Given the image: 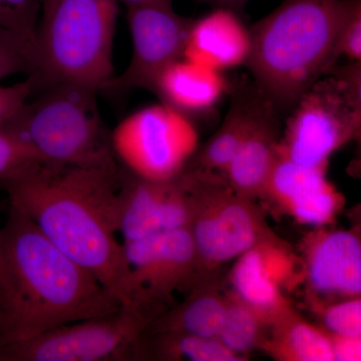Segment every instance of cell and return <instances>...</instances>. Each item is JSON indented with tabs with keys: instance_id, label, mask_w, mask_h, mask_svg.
Masks as SVG:
<instances>
[{
	"instance_id": "cell-1",
	"label": "cell",
	"mask_w": 361,
	"mask_h": 361,
	"mask_svg": "<svg viewBox=\"0 0 361 361\" xmlns=\"http://www.w3.org/2000/svg\"><path fill=\"white\" fill-rule=\"evenodd\" d=\"M121 168L44 163L4 185L11 206L71 260L92 273L121 305L129 267L118 240Z\"/></svg>"
},
{
	"instance_id": "cell-2",
	"label": "cell",
	"mask_w": 361,
	"mask_h": 361,
	"mask_svg": "<svg viewBox=\"0 0 361 361\" xmlns=\"http://www.w3.org/2000/svg\"><path fill=\"white\" fill-rule=\"evenodd\" d=\"M121 307L92 273L11 206L0 228V348Z\"/></svg>"
},
{
	"instance_id": "cell-3",
	"label": "cell",
	"mask_w": 361,
	"mask_h": 361,
	"mask_svg": "<svg viewBox=\"0 0 361 361\" xmlns=\"http://www.w3.org/2000/svg\"><path fill=\"white\" fill-rule=\"evenodd\" d=\"M353 0H283L250 27L246 68L287 116L300 97L336 66L337 40Z\"/></svg>"
},
{
	"instance_id": "cell-4",
	"label": "cell",
	"mask_w": 361,
	"mask_h": 361,
	"mask_svg": "<svg viewBox=\"0 0 361 361\" xmlns=\"http://www.w3.org/2000/svg\"><path fill=\"white\" fill-rule=\"evenodd\" d=\"M118 11V0H58L37 30L35 90L59 82L103 90L115 77Z\"/></svg>"
},
{
	"instance_id": "cell-5",
	"label": "cell",
	"mask_w": 361,
	"mask_h": 361,
	"mask_svg": "<svg viewBox=\"0 0 361 361\" xmlns=\"http://www.w3.org/2000/svg\"><path fill=\"white\" fill-rule=\"evenodd\" d=\"M26 102L2 130L27 142L47 164L73 167H116L111 132L97 104L99 90L59 82Z\"/></svg>"
},
{
	"instance_id": "cell-6",
	"label": "cell",
	"mask_w": 361,
	"mask_h": 361,
	"mask_svg": "<svg viewBox=\"0 0 361 361\" xmlns=\"http://www.w3.org/2000/svg\"><path fill=\"white\" fill-rule=\"evenodd\" d=\"M361 61L330 68L287 115L278 155L326 169L334 152L360 133Z\"/></svg>"
},
{
	"instance_id": "cell-7",
	"label": "cell",
	"mask_w": 361,
	"mask_h": 361,
	"mask_svg": "<svg viewBox=\"0 0 361 361\" xmlns=\"http://www.w3.org/2000/svg\"><path fill=\"white\" fill-rule=\"evenodd\" d=\"M193 216L190 231L198 264H224L273 239L260 211L250 199L238 196L215 173L185 169Z\"/></svg>"
},
{
	"instance_id": "cell-8",
	"label": "cell",
	"mask_w": 361,
	"mask_h": 361,
	"mask_svg": "<svg viewBox=\"0 0 361 361\" xmlns=\"http://www.w3.org/2000/svg\"><path fill=\"white\" fill-rule=\"evenodd\" d=\"M154 317L134 306L111 314L66 323L0 348L4 361H116L133 360L137 342Z\"/></svg>"
},
{
	"instance_id": "cell-9",
	"label": "cell",
	"mask_w": 361,
	"mask_h": 361,
	"mask_svg": "<svg viewBox=\"0 0 361 361\" xmlns=\"http://www.w3.org/2000/svg\"><path fill=\"white\" fill-rule=\"evenodd\" d=\"M116 161L130 174L165 182L179 176L198 151L189 116L168 104H152L123 118L111 132Z\"/></svg>"
},
{
	"instance_id": "cell-10",
	"label": "cell",
	"mask_w": 361,
	"mask_h": 361,
	"mask_svg": "<svg viewBox=\"0 0 361 361\" xmlns=\"http://www.w3.org/2000/svg\"><path fill=\"white\" fill-rule=\"evenodd\" d=\"M122 245L129 267L128 300L123 306L160 316L161 304L199 267L190 228L123 241Z\"/></svg>"
},
{
	"instance_id": "cell-11",
	"label": "cell",
	"mask_w": 361,
	"mask_h": 361,
	"mask_svg": "<svg viewBox=\"0 0 361 361\" xmlns=\"http://www.w3.org/2000/svg\"><path fill=\"white\" fill-rule=\"evenodd\" d=\"M132 37L130 63L115 75L104 92H123L146 90L153 92L161 71L183 58L193 18L180 16L173 6H151L127 9Z\"/></svg>"
},
{
	"instance_id": "cell-12",
	"label": "cell",
	"mask_w": 361,
	"mask_h": 361,
	"mask_svg": "<svg viewBox=\"0 0 361 361\" xmlns=\"http://www.w3.org/2000/svg\"><path fill=\"white\" fill-rule=\"evenodd\" d=\"M283 123L284 116L262 94L238 151L221 173L235 194L250 200L262 197L276 164Z\"/></svg>"
},
{
	"instance_id": "cell-13",
	"label": "cell",
	"mask_w": 361,
	"mask_h": 361,
	"mask_svg": "<svg viewBox=\"0 0 361 361\" xmlns=\"http://www.w3.org/2000/svg\"><path fill=\"white\" fill-rule=\"evenodd\" d=\"M289 268L288 256L275 238L259 244L237 258L231 273L235 296L272 324L290 310L282 292Z\"/></svg>"
},
{
	"instance_id": "cell-14",
	"label": "cell",
	"mask_w": 361,
	"mask_h": 361,
	"mask_svg": "<svg viewBox=\"0 0 361 361\" xmlns=\"http://www.w3.org/2000/svg\"><path fill=\"white\" fill-rule=\"evenodd\" d=\"M305 275L315 293L348 299L361 292V244L355 233H316L305 248Z\"/></svg>"
},
{
	"instance_id": "cell-15",
	"label": "cell",
	"mask_w": 361,
	"mask_h": 361,
	"mask_svg": "<svg viewBox=\"0 0 361 361\" xmlns=\"http://www.w3.org/2000/svg\"><path fill=\"white\" fill-rule=\"evenodd\" d=\"M250 27L237 11L215 7L190 28L183 58L220 71L246 66L250 56Z\"/></svg>"
},
{
	"instance_id": "cell-16",
	"label": "cell",
	"mask_w": 361,
	"mask_h": 361,
	"mask_svg": "<svg viewBox=\"0 0 361 361\" xmlns=\"http://www.w3.org/2000/svg\"><path fill=\"white\" fill-rule=\"evenodd\" d=\"M226 90L223 71L182 58L161 71L153 92L161 103L189 116L214 108Z\"/></svg>"
},
{
	"instance_id": "cell-17",
	"label": "cell",
	"mask_w": 361,
	"mask_h": 361,
	"mask_svg": "<svg viewBox=\"0 0 361 361\" xmlns=\"http://www.w3.org/2000/svg\"><path fill=\"white\" fill-rule=\"evenodd\" d=\"M262 90L251 82L233 94L229 110L219 129L197 151L186 168L207 173H222L243 141Z\"/></svg>"
},
{
	"instance_id": "cell-18",
	"label": "cell",
	"mask_w": 361,
	"mask_h": 361,
	"mask_svg": "<svg viewBox=\"0 0 361 361\" xmlns=\"http://www.w3.org/2000/svg\"><path fill=\"white\" fill-rule=\"evenodd\" d=\"M170 180L142 179L121 168L116 226L123 241L157 234L161 230V213Z\"/></svg>"
},
{
	"instance_id": "cell-19",
	"label": "cell",
	"mask_w": 361,
	"mask_h": 361,
	"mask_svg": "<svg viewBox=\"0 0 361 361\" xmlns=\"http://www.w3.org/2000/svg\"><path fill=\"white\" fill-rule=\"evenodd\" d=\"M271 325L274 326V332L268 348L279 360H334L329 334L304 322L291 310Z\"/></svg>"
},
{
	"instance_id": "cell-20",
	"label": "cell",
	"mask_w": 361,
	"mask_h": 361,
	"mask_svg": "<svg viewBox=\"0 0 361 361\" xmlns=\"http://www.w3.org/2000/svg\"><path fill=\"white\" fill-rule=\"evenodd\" d=\"M227 299L218 293L194 294L182 305L161 314L148 331H177L203 337H216L222 326Z\"/></svg>"
},
{
	"instance_id": "cell-21",
	"label": "cell",
	"mask_w": 361,
	"mask_h": 361,
	"mask_svg": "<svg viewBox=\"0 0 361 361\" xmlns=\"http://www.w3.org/2000/svg\"><path fill=\"white\" fill-rule=\"evenodd\" d=\"M325 172L326 169L305 167L278 155L262 197L286 211L296 202L329 186Z\"/></svg>"
},
{
	"instance_id": "cell-22",
	"label": "cell",
	"mask_w": 361,
	"mask_h": 361,
	"mask_svg": "<svg viewBox=\"0 0 361 361\" xmlns=\"http://www.w3.org/2000/svg\"><path fill=\"white\" fill-rule=\"evenodd\" d=\"M263 318L236 296L227 299V307L217 338L233 353L243 358L260 343Z\"/></svg>"
},
{
	"instance_id": "cell-23",
	"label": "cell",
	"mask_w": 361,
	"mask_h": 361,
	"mask_svg": "<svg viewBox=\"0 0 361 361\" xmlns=\"http://www.w3.org/2000/svg\"><path fill=\"white\" fill-rule=\"evenodd\" d=\"M44 163L27 142L0 130V184L4 186Z\"/></svg>"
},
{
	"instance_id": "cell-24",
	"label": "cell",
	"mask_w": 361,
	"mask_h": 361,
	"mask_svg": "<svg viewBox=\"0 0 361 361\" xmlns=\"http://www.w3.org/2000/svg\"><path fill=\"white\" fill-rule=\"evenodd\" d=\"M39 11V0H0V26L18 35L35 52Z\"/></svg>"
},
{
	"instance_id": "cell-25",
	"label": "cell",
	"mask_w": 361,
	"mask_h": 361,
	"mask_svg": "<svg viewBox=\"0 0 361 361\" xmlns=\"http://www.w3.org/2000/svg\"><path fill=\"white\" fill-rule=\"evenodd\" d=\"M341 205V195L330 184L324 189L296 202L287 209L286 212L301 224L322 226L334 219Z\"/></svg>"
},
{
	"instance_id": "cell-26",
	"label": "cell",
	"mask_w": 361,
	"mask_h": 361,
	"mask_svg": "<svg viewBox=\"0 0 361 361\" xmlns=\"http://www.w3.org/2000/svg\"><path fill=\"white\" fill-rule=\"evenodd\" d=\"M35 73V52L13 32L0 26V80Z\"/></svg>"
},
{
	"instance_id": "cell-27",
	"label": "cell",
	"mask_w": 361,
	"mask_h": 361,
	"mask_svg": "<svg viewBox=\"0 0 361 361\" xmlns=\"http://www.w3.org/2000/svg\"><path fill=\"white\" fill-rule=\"evenodd\" d=\"M323 324L330 336L361 337L360 297L330 304L323 311Z\"/></svg>"
},
{
	"instance_id": "cell-28",
	"label": "cell",
	"mask_w": 361,
	"mask_h": 361,
	"mask_svg": "<svg viewBox=\"0 0 361 361\" xmlns=\"http://www.w3.org/2000/svg\"><path fill=\"white\" fill-rule=\"evenodd\" d=\"M339 58L349 61H361V0H353L350 11L344 20L337 40Z\"/></svg>"
},
{
	"instance_id": "cell-29",
	"label": "cell",
	"mask_w": 361,
	"mask_h": 361,
	"mask_svg": "<svg viewBox=\"0 0 361 361\" xmlns=\"http://www.w3.org/2000/svg\"><path fill=\"white\" fill-rule=\"evenodd\" d=\"M35 90V80L30 75L18 84L0 87V130L18 115Z\"/></svg>"
},
{
	"instance_id": "cell-30",
	"label": "cell",
	"mask_w": 361,
	"mask_h": 361,
	"mask_svg": "<svg viewBox=\"0 0 361 361\" xmlns=\"http://www.w3.org/2000/svg\"><path fill=\"white\" fill-rule=\"evenodd\" d=\"M332 355L336 361H360L361 360L360 337L330 336Z\"/></svg>"
},
{
	"instance_id": "cell-31",
	"label": "cell",
	"mask_w": 361,
	"mask_h": 361,
	"mask_svg": "<svg viewBox=\"0 0 361 361\" xmlns=\"http://www.w3.org/2000/svg\"><path fill=\"white\" fill-rule=\"evenodd\" d=\"M197 1L203 2V4L214 7H227V8L241 13L244 11V7L250 0H197Z\"/></svg>"
},
{
	"instance_id": "cell-32",
	"label": "cell",
	"mask_w": 361,
	"mask_h": 361,
	"mask_svg": "<svg viewBox=\"0 0 361 361\" xmlns=\"http://www.w3.org/2000/svg\"><path fill=\"white\" fill-rule=\"evenodd\" d=\"M127 9L151 6H173V0H118Z\"/></svg>"
},
{
	"instance_id": "cell-33",
	"label": "cell",
	"mask_w": 361,
	"mask_h": 361,
	"mask_svg": "<svg viewBox=\"0 0 361 361\" xmlns=\"http://www.w3.org/2000/svg\"><path fill=\"white\" fill-rule=\"evenodd\" d=\"M40 4V9L42 11V16L47 13L49 9L54 6V4H56L58 0H39Z\"/></svg>"
},
{
	"instance_id": "cell-34",
	"label": "cell",
	"mask_w": 361,
	"mask_h": 361,
	"mask_svg": "<svg viewBox=\"0 0 361 361\" xmlns=\"http://www.w3.org/2000/svg\"><path fill=\"white\" fill-rule=\"evenodd\" d=\"M0 346H1V324H0Z\"/></svg>"
}]
</instances>
